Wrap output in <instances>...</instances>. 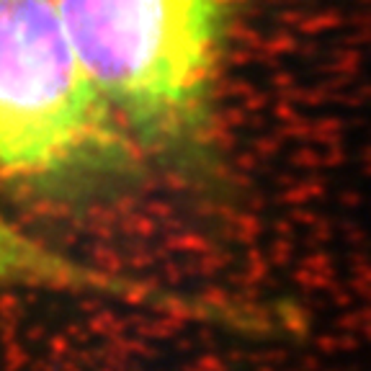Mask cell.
I'll return each instance as SVG.
<instances>
[{"label":"cell","instance_id":"obj_1","mask_svg":"<svg viewBox=\"0 0 371 371\" xmlns=\"http://www.w3.org/2000/svg\"><path fill=\"white\" fill-rule=\"evenodd\" d=\"M134 147L183 150L206 124L229 0H52Z\"/></svg>","mask_w":371,"mask_h":371},{"label":"cell","instance_id":"obj_2","mask_svg":"<svg viewBox=\"0 0 371 371\" xmlns=\"http://www.w3.org/2000/svg\"><path fill=\"white\" fill-rule=\"evenodd\" d=\"M132 158L52 0H0V178L83 186Z\"/></svg>","mask_w":371,"mask_h":371},{"label":"cell","instance_id":"obj_3","mask_svg":"<svg viewBox=\"0 0 371 371\" xmlns=\"http://www.w3.org/2000/svg\"><path fill=\"white\" fill-rule=\"evenodd\" d=\"M0 291H49L80 299L170 304V296L91 260L70 256L0 212Z\"/></svg>","mask_w":371,"mask_h":371}]
</instances>
